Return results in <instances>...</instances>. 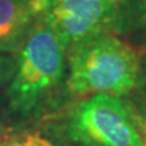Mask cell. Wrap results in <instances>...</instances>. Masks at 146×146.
<instances>
[{
	"mask_svg": "<svg viewBox=\"0 0 146 146\" xmlns=\"http://www.w3.org/2000/svg\"><path fill=\"white\" fill-rule=\"evenodd\" d=\"M66 52V87L72 94L122 96L139 83L142 65L137 50L111 33L78 42Z\"/></svg>",
	"mask_w": 146,
	"mask_h": 146,
	"instance_id": "cell-1",
	"label": "cell"
},
{
	"mask_svg": "<svg viewBox=\"0 0 146 146\" xmlns=\"http://www.w3.org/2000/svg\"><path fill=\"white\" fill-rule=\"evenodd\" d=\"M65 47L47 27L42 16L29 33L8 84L11 108L27 114L61 81L65 70Z\"/></svg>",
	"mask_w": 146,
	"mask_h": 146,
	"instance_id": "cell-2",
	"label": "cell"
},
{
	"mask_svg": "<svg viewBox=\"0 0 146 146\" xmlns=\"http://www.w3.org/2000/svg\"><path fill=\"white\" fill-rule=\"evenodd\" d=\"M66 131L80 146H143L130 106L108 94H95L80 103Z\"/></svg>",
	"mask_w": 146,
	"mask_h": 146,
	"instance_id": "cell-3",
	"label": "cell"
},
{
	"mask_svg": "<svg viewBox=\"0 0 146 146\" xmlns=\"http://www.w3.org/2000/svg\"><path fill=\"white\" fill-rule=\"evenodd\" d=\"M118 0H50L43 21L68 50L88 38L111 33Z\"/></svg>",
	"mask_w": 146,
	"mask_h": 146,
	"instance_id": "cell-4",
	"label": "cell"
},
{
	"mask_svg": "<svg viewBox=\"0 0 146 146\" xmlns=\"http://www.w3.org/2000/svg\"><path fill=\"white\" fill-rule=\"evenodd\" d=\"M50 0H0V53H19Z\"/></svg>",
	"mask_w": 146,
	"mask_h": 146,
	"instance_id": "cell-5",
	"label": "cell"
},
{
	"mask_svg": "<svg viewBox=\"0 0 146 146\" xmlns=\"http://www.w3.org/2000/svg\"><path fill=\"white\" fill-rule=\"evenodd\" d=\"M112 33H146V0H118Z\"/></svg>",
	"mask_w": 146,
	"mask_h": 146,
	"instance_id": "cell-6",
	"label": "cell"
},
{
	"mask_svg": "<svg viewBox=\"0 0 146 146\" xmlns=\"http://www.w3.org/2000/svg\"><path fill=\"white\" fill-rule=\"evenodd\" d=\"M0 146H64L58 142L53 141L39 131H26L14 137L7 138L5 141L0 142Z\"/></svg>",
	"mask_w": 146,
	"mask_h": 146,
	"instance_id": "cell-7",
	"label": "cell"
},
{
	"mask_svg": "<svg viewBox=\"0 0 146 146\" xmlns=\"http://www.w3.org/2000/svg\"><path fill=\"white\" fill-rule=\"evenodd\" d=\"M18 65V58L14 54L0 53V88L8 85L12 80Z\"/></svg>",
	"mask_w": 146,
	"mask_h": 146,
	"instance_id": "cell-8",
	"label": "cell"
},
{
	"mask_svg": "<svg viewBox=\"0 0 146 146\" xmlns=\"http://www.w3.org/2000/svg\"><path fill=\"white\" fill-rule=\"evenodd\" d=\"M129 106H130L134 120H135L137 129H138L139 134H141L143 146H146V99L137 106L134 104H129Z\"/></svg>",
	"mask_w": 146,
	"mask_h": 146,
	"instance_id": "cell-9",
	"label": "cell"
},
{
	"mask_svg": "<svg viewBox=\"0 0 146 146\" xmlns=\"http://www.w3.org/2000/svg\"><path fill=\"white\" fill-rule=\"evenodd\" d=\"M134 49L137 50L139 60H141V65L145 64L146 65V35H142L139 38H137V43L134 45Z\"/></svg>",
	"mask_w": 146,
	"mask_h": 146,
	"instance_id": "cell-10",
	"label": "cell"
}]
</instances>
